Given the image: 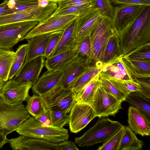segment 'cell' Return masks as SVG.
<instances>
[{
	"label": "cell",
	"mask_w": 150,
	"mask_h": 150,
	"mask_svg": "<svg viewBox=\"0 0 150 150\" xmlns=\"http://www.w3.org/2000/svg\"><path fill=\"white\" fill-rule=\"evenodd\" d=\"M118 35L124 55L150 43V6H146L134 22Z\"/></svg>",
	"instance_id": "6da1fadb"
},
{
	"label": "cell",
	"mask_w": 150,
	"mask_h": 150,
	"mask_svg": "<svg viewBox=\"0 0 150 150\" xmlns=\"http://www.w3.org/2000/svg\"><path fill=\"white\" fill-rule=\"evenodd\" d=\"M20 135L44 139L57 144L68 140V130L63 127H46L30 116L15 131Z\"/></svg>",
	"instance_id": "7a4b0ae2"
},
{
	"label": "cell",
	"mask_w": 150,
	"mask_h": 150,
	"mask_svg": "<svg viewBox=\"0 0 150 150\" xmlns=\"http://www.w3.org/2000/svg\"><path fill=\"white\" fill-rule=\"evenodd\" d=\"M118 32L112 18L102 14L96 20L89 35L92 45L91 59L93 63L102 64L101 60L106 43L110 36Z\"/></svg>",
	"instance_id": "3957f363"
},
{
	"label": "cell",
	"mask_w": 150,
	"mask_h": 150,
	"mask_svg": "<svg viewBox=\"0 0 150 150\" xmlns=\"http://www.w3.org/2000/svg\"><path fill=\"white\" fill-rule=\"evenodd\" d=\"M123 125L117 121L102 117L81 136L75 138L76 144L81 147H87L107 141Z\"/></svg>",
	"instance_id": "277c9868"
},
{
	"label": "cell",
	"mask_w": 150,
	"mask_h": 150,
	"mask_svg": "<svg viewBox=\"0 0 150 150\" xmlns=\"http://www.w3.org/2000/svg\"><path fill=\"white\" fill-rule=\"evenodd\" d=\"M30 116L23 102L9 104L0 96V129L6 135L16 131Z\"/></svg>",
	"instance_id": "5b68a950"
},
{
	"label": "cell",
	"mask_w": 150,
	"mask_h": 150,
	"mask_svg": "<svg viewBox=\"0 0 150 150\" xmlns=\"http://www.w3.org/2000/svg\"><path fill=\"white\" fill-rule=\"evenodd\" d=\"M76 93L59 84L45 94L40 96L45 108L48 111H61L69 113L76 102Z\"/></svg>",
	"instance_id": "8992f818"
},
{
	"label": "cell",
	"mask_w": 150,
	"mask_h": 150,
	"mask_svg": "<svg viewBox=\"0 0 150 150\" xmlns=\"http://www.w3.org/2000/svg\"><path fill=\"white\" fill-rule=\"evenodd\" d=\"M39 22L26 21L0 26V48L8 49L23 40Z\"/></svg>",
	"instance_id": "52a82bcc"
},
{
	"label": "cell",
	"mask_w": 150,
	"mask_h": 150,
	"mask_svg": "<svg viewBox=\"0 0 150 150\" xmlns=\"http://www.w3.org/2000/svg\"><path fill=\"white\" fill-rule=\"evenodd\" d=\"M122 102L105 90L100 83L90 105L94 111L96 117L100 118L114 116L122 108Z\"/></svg>",
	"instance_id": "ba28073f"
},
{
	"label": "cell",
	"mask_w": 150,
	"mask_h": 150,
	"mask_svg": "<svg viewBox=\"0 0 150 150\" xmlns=\"http://www.w3.org/2000/svg\"><path fill=\"white\" fill-rule=\"evenodd\" d=\"M58 8L57 3L50 2L44 7H38L28 10L0 16V26L26 21L39 22L50 17Z\"/></svg>",
	"instance_id": "9c48e42d"
},
{
	"label": "cell",
	"mask_w": 150,
	"mask_h": 150,
	"mask_svg": "<svg viewBox=\"0 0 150 150\" xmlns=\"http://www.w3.org/2000/svg\"><path fill=\"white\" fill-rule=\"evenodd\" d=\"M78 16L75 15H68L50 16L39 21L25 37L23 40L39 35L63 30L71 23L75 21Z\"/></svg>",
	"instance_id": "30bf717a"
},
{
	"label": "cell",
	"mask_w": 150,
	"mask_h": 150,
	"mask_svg": "<svg viewBox=\"0 0 150 150\" xmlns=\"http://www.w3.org/2000/svg\"><path fill=\"white\" fill-rule=\"evenodd\" d=\"M146 6L138 4L116 5L113 20L118 34L134 22Z\"/></svg>",
	"instance_id": "8fae6325"
},
{
	"label": "cell",
	"mask_w": 150,
	"mask_h": 150,
	"mask_svg": "<svg viewBox=\"0 0 150 150\" xmlns=\"http://www.w3.org/2000/svg\"><path fill=\"white\" fill-rule=\"evenodd\" d=\"M69 115V124L71 132L77 133L84 128L96 117L89 105L76 102Z\"/></svg>",
	"instance_id": "7c38bea8"
},
{
	"label": "cell",
	"mask_w": 150,
	"mask_h": 150,
	"mask_svg": "<svg viewBox=\"0 0 150 150\" xmlns=\"http://www.w3.org/2000/svg\"><path fill=\"white\" fill-rule=\"evenodd\" d=\"M32 86L30 83H17L10 79L3 85L0 91V96L5 102L11 104L26 101Z\"/></svg>",
	"instance_id": "4fadbf2b"
},
{
	"label": "cell",
	"mask_w": 150,
	"mask_h": 150,
	"mask_svg": "<svg viewBox=\"0 0 150 150\" xmlns=\"http://www.w3.org/2000/svg\"><path fill=\"white\" fill-rule=\"evenodd\" d=\"M45 59L43 56H40L24 62L17 73L12 79L17 83H30L33 86L38 80L44 66Z\"/></svg>",
	"instance_id": "5bb4252c"
},
{
	"label": "cell",
	"mask_w": 150,
	"mask_h": 150,
	"mask_svg": "<svg viewBox=\"0 0 150 150\" xmlns=\"http://www.w3.org/2000/svg\"><path fill=\"white\" fill-rule=\"evenodd\" d=\"M102 15L95 6L78 16L75 21V36L77 44L89 36L95 22Z\"/></svg>",
	"instance_id": "9a60e30c"
},
{
	"label": "cell",
	"mask_w": 150,
	"mask_h": 150,
	"mask_svg": "<svg viewBox=\"0 0 150 150\" xmlns=\"http://www.w3.org/2000/svg\"><path fill=\"white\" fill-rule=\"evenodd\" d=\"M93 64H95L76 56L62 69L63 74L59 84L64 88L69 89L88 68Z\"/></svg>",
	"instance_id": "2e32d148"
},
{
	"label": "cell",
	"mask_w": 150,
	"mask_h": 150,
	"mask_svg": "<svg viewBox=\"0 0 150 150\" xmlns=\"http://www.w3.org/2000/svg\"><path fill=\"white\" fill-rule=\"evenodd\" d=\"M8 143L13 150H58L56 144L21 135L9 139Z\"/></svg>",
	"instance_id": "e0dca14e"
},
{
	"label": "cell",
	"mask_w": 150,
	"mask_h": 150,
	"mask_svg": "<svg viewBox=\"0 0 150 150\" xmlns=\"http://www.w3.org/2000/svg\"><path fill=\"white\" fill-rule=\"evenodd\" d=\"M63 74L62 70H47L32 86L33 93L41 96L47 93L59 84Z\"/></svg>",
	"instance_id": "ac0fdd59"
},
{
	"label": "cell",
	"mask_w": 150,
	"mask_h": 150,
	"mask_svg": "<svg viewBox=\"0 0 150 150\" xmlns=\"http://www.w3.org/2000/svg\"><path fill=\"white\" fill-rule=\"evenodd\" d=\"M57 31L37 35L27 39V49L25 62L40 56H44L51 38Z\"/></svg>",
	"instance_id": "d6986e66"
},
{
	"label": "cell",
	"mask_w": 150,
	"mask_h": 150,
	"mask_svg": "<svg viewBox=\"0 0 150 150\" xmlns=\"http://www.w3.org/2000/svg\"><path fill=\"white\" fill-rule=\"evenodd\" d=\"M129 127L142 137L150 135V119L136 108L130 106L128 111Z\"/></svg>",
	"instance_id": "ffe728a7"
},
{
	"label": "cell",
	"mask_w": 150,
	"mask_h": 150,
	"mask_svg": "<svg viewBox=\"0 0 150 150\" xmlns=\"http://www.w3.org/2000/svg\"><path fill=\"white\" fill-rule=\"evenodd\" d=\"M123 64L132 79H150V62L121 57Z\"/></svg>",
	"instance_id": "44dd1931"
},
{
	"label": "cell",
	"mask_w": 150,
	"mask_h": 150,
	"mask_svg": "<svg viewBox=\"0 0 150 150\" xmlns=\"http://www.w3.org/2000/svg\"><path fill=\"white\" fill-rule=\"evenodd\" d=\"M75 21L68 25L63 30L57 46L48 58L73 49L76 47L77 42L75 36Z\"/></svg>",
	"instance_id": "7402d4cb"
},
{
	"label": "cell",
	"mask_w": 150,
	"mask_h": 150,
	"mask_svg": "<svg viewBox=\"0 0 150 150\" xmlns=\"http://www.w3.org/2000/svg\"><path fill=\"white\" fill-rule=\"evenodd\" d=\"M121 56L115 58L103 65L100 74L119 80H133L124 67Z\"/></svg>",
	"instance_id": "603a6c76"
},
{
	"label": "cell",
	"mask_w": 150,
	"mask_h": 150,
	"mask_svg": "<svg viewBox=\"0 0 150 150\" xmlns=\"http://www.w3.org/2000/svg\"><path fill=\"white\" fill-rule=\"evenodd\" d=\"M77 55L76 47L74 49L46 58L44 66L49 70H62Z\"/></svg>",
	"instance_id": "cb8c5ba5"
},
{
	"label": "cell",
	"mask_w": 150,
	"mask_h": 150,
	"mask_svg": "<svg viewBox=\"0 0 150 150\" xmlns=\"http://www.w3.org/2000/svg\"><path fill=\"white\" fill-rule=\"evenodd\" d=\"M123 55L118 33L115 34L109 37L106 43L101 62L103 65L112 59Z\"/></svg>",
	"instance_id": "d4e9b609"
},
{
	"label": "cell",
	"mask_w": 150,
	"mask_h": 150,
	"mask_svg": "<svg viewBox=\"0 0 150 150\" xmlns=\"http://www.w3.org/2000/svg\"><path fill=\"white\" fill-rule=\"evenodd\" d=\"M101 64H93L76 80L69 89L77 94L93 78L101 71L103 67Z\"/></svg>",
	"instance_id": "484cf974"
},
{
	"label": "cell",
	"mask_w": 150,
	"mask_h": 150,
	"mask_svg": "<svg viewBox=\"0 0 150 150\" xmlns=\"http://www.w3.org/2000/svg\"><path fill=\"white\" fill-rule=\"evenodd\" d=\"M100 73L76 94V102L90 105L93 101L97 88L100 83L99 79Z\"/></svg>",
	"instance_id": "4316f807"
},
{
	"label": "cell",
	"mask_w": 150,
	"mask_h": 150,
	"mask_svg": "<svg viewBox=\"0 0 150 150\" xmlns=\"http://www.w3.org/2000/svg\"><path fill=\"white\" fill-rule=\"evenodd\" d=\"M144 145L143 142L137 138L129 127L125 126L119 150H140L143 148Z\"/></svg>",
	"instance_id": "83f0119b"
},
{
	"label": "cell",
	"mask_w": 150,
	"mask_h": 150,
	"mask_svg": "<svg viewBox=\"0 0 150 150\" xmlns=\"http://www.w3.org/2000/svg\"><path fill=\"white\" fill-rule=\"evenodd\" d=\"M125 101L150 119V99L137 93L128 94Z\"/></svg>",
	"instance_id": "f1b7e54d"
},
{
	"label": "cell",
	"mask_w": 150,
	"mask_h": 150,
	"mask_svg": "<svg viewBox=\"0 0 150 150\" xmlns=\"http://www.w3.org/2000/svg\"><path fill=\"white\" fill-rule=\"evenodd\" d=\"M15 53L9 50L0 48V77L5 82L8 80Z\"/></svg>",
	"instance_id": "f546056e"
},
{
	"label": "cell",
	"mask_w": 150,
	"mask_h": 150,
	"mask_svg": "<svg viewBox=\"0 0 150 150\" xmlns=\"http://www.w3.org/2000/svg\"><path fill=\"white\" fill-rule=\"evenodd\" d=\"M99 79L102 86L117 99L123 102L125 101L127 95L119 87L114 78L105 76L99 74Z\"/></svg>",
	"instance_id": "4dcf8cb0"
},
{
	"label": "cell",
	"mask_w": 150,
	"mask_h": 150,
	"mask_svg": "<svg viewBox=\"0 0 150 150\" xmlns=\"http://www.w3.org/2000/svg\"><path fill=\"white\" fill-rule=\"evenodd\" d=\"M27 44L20 45L15 52L10 71L8 80L16 75L25 62L26 54Z\"/></svg>",
	"instance_id": "1f68e13d"
},
{
	"label": "cell",
	"mask_w": 150,
	"mask_h": 150,
	"mask_svg": "<svg viewBox=\"0 0 150 150\" xmlns=\"http://www.w3.org/2000/svg\"><path fill=\"white\" fill-rule=\"evenodd\" d=\"M25 106L29 114L36 118L39 117L46 110L44 106L43 101L41 97L34 94L29 97L27 101Z\"/></svg>",
	"instance_id": "d6a6232c"
},
{
	"label": "cell",
	"mask_w": 150,
	"mask_h": 150,
	"mask_svg": "<svg viewBox=\"0 0 150 150\" xmlns=\"http://www.w3.org/2000/svg\"><path fill=\"white\" fill-rule=\"evenodd\" d=\"M96 6L95 3L68 7L57 9L50 16H60L68 15L79 16Z\"/></svg>",
	"instance_id": "836d02e7"
},
{
	"label": "cell",
	"mask_w": 150,
	"mask_h": 150,
	"mask_svg": "<svg viewBox=\"0 0 150 150\" xmlns=\"http://www.w3.org/2000/svg\"><path fill=\"white\" fill-rule=\"evenodd\" d=\"M125 128L122 125L113 135L100 146L97 150H119Z\"/></svg>",
	"instance_id": "e575fe53"
},
{
	"label": "cell",
	"mask_w": 150,
	"mask_h": 150,
	"mask_svg": "<svg viewBox=\"0 0 150 150\" xmlns=\"http://www.w3.org/2000/svg\"><path fill=\"white\" fill-rule=\"evenodd\" d=\"M115 79L120 88L127 95L134 92L140 93L142 90V86L137 79L127 80Z\"/></svg>",
	"instance_id": "d590c367"
},
{
	"label": "cell",
	"mask_w": 150,
	"mask_h": 150,
	"mask_svg": "<svg viewBox=\"0 0 150 150\" xmlns=\"http://www.w3.org/2000/svg\"><path fill=\"white\" fill-rule=\"evenodd\" d=\"M76 47L77 57L93 63L91 59L92 45L89 36L77 44Z\"/></svg>",
	"instance_id": "8d00e7d4"
},
{
	"label": "cell",
	"mask_w": 150,
	"mask_h": 150,
	"mask_svg": "<svg viewBox=\"0 0 150 150\" xmlns=\"http://www.w3.org/2000/svg\"><path fill=\"white\" fill-rule=\"evenodd\" d=\"M123 56L130 59L150 62V43L140 46Z\"/></svg>",
	"instance_id": "74e56055"
},
{
	"label": "cell",
	"mask_w": 150,
	"mask_h": 150,
	"mask_svg": "<svg viewBox=\"0 0 150 150\" xmlns=\"http://www.w3.org/2000/svg\"><path fill=\"white\" fill-rule=\"evenodd\" d=\"M52 126L63 127L69 123V115L62 111H48Z\"/></svg>",
	"instance_id": "f35d334b"
},
{
	"label": "cell",
	"mask_w": 150,
	"mask_h": 150,
	"mask_svg": "<svg viewBox=\"0 0 150 150\" xmlns=\"http://www.w3.org/2000/svg\"><path fill=\"white\" fill-rule=\"evenodd\" d=\"M96 6L103 15H105L113 19L115 12V7L110 0H95Z\"/></svg>",
	"instance_id": "ab89813d"
},
{
	"label": "cell",
	"mask_w": 150,
	"mask_h": 150,
	"mask_svg": "<svg viewBox=\"0 0 150 150\" xmlns=\"http://www.w3.org/2000/svg\"><path fill=\"white\" fill-rule=\"evenodd\" d=\"M63 30L57 31L50 40L46 50L44 58H48L57 46L63 32Z\"/></svg>",
	"instance_id": "60d3db41"
},
{
	"label": "cell",
	"mask_w": 150,
	"mask_h": 150,
	"mask_svg": "<svg viewBox=\"0 0 150 150\" xmlns=\"http://www.w3.org/2000/svg\"><path fill=\"white\" fill-rule=\"evenodd\" d=\"M92 3H95V0H69L57 3V9L70 6H78Z\"/></svg>",
	"instance_id": "b9f144b4"
},
{
	"label": "cell",
	"mask_w": 150,
	"mask_h": 150,
	"mask_svg": "<svg viewBox=\"0 0 150 150\" xmlns=\"http://www.w3.org/2000/svg\"><path fill=\"white\" fill-rule=\"evenodd\" d=\"M114 5L138 4L150 6V0H110Z\"/></svg>",
	"instance_id": "7bdbcfd3"
},
{
	"label": "cell",
	"mask_w": 150,
	"mask_h": 150,
	"mask_svg": "<svg viewBox=\"0 0 150 150\" xmlns=\"http://www.w3.org/2000/svg\"><path fill=\"white\" fill-rule=\"evenodd\" d=\"M58 150H78L75 142L68 140L57 144Z\"/></svg>",
	"instance_id": "ee69618b"
},
{
	"label": "cell",
	"mask_w": 150,
	"mask_h": 150,
	"mask_svg": "<svg viewBox=\"0 0 150 150\" xmlns=\"http://www.w3.org/2000/svg\"><path fill=\"white\" fill-rule=\"evenodd\" d=\"M35 119L46 127L52 126L49 112L46 109L39 117Z\"/></svg>",
	"instance_id": "f6af8a7d"
},
{
	"label": "cell",
	"mask_w": 150,
	"mask_h": 150,
	"mask_svg": "<svg viewBox=\"0 0 150 150\" xmlns=\"http://www.w3.org/2000/svg\"><path fill=\"white\" fill-rule=\"evenodd\" d=\"M6 136L0 129V149L3 147L4 145L8 142L9 139H7Z\"/></svg>",
	"instance_id": "bcb514c9"
},
{
	"label": "cell",
	"mask_w": 150,
	"mask_h": 150,
	"mask_svg": "<svg viewBox=\"0 0 150 150\" xmlns=\"http://www.w3.org/2000/svg\"><path fill=\"white\" fill-rule=\"evenodd\" d=\"M8 0H5L0 4V16H2L5 11L8 8Z\"/></svg>",
	"instance_id": "7dc6e473"
},
{
	"label": "cell",
	"mask_w": 150,
	"mask_h": 150,
	"mask_svg": "<svg viewBox=\"0 0 150 150\" xmlns=\"http://www.w3.org/2000/svg\"><path fill=\"white\" fill-rule=\"evenodd\" d=\"M16 3H28L38 2L39 0H12Z\"/></svg>",
	"instance_id": "c3c4849f"
},
{
	"label": "cell",
	"mask_w": 150,
	"mask_h": 150,
	"mask_svg": "<svg viewBox=\"0 0 150 150\" xmlns=\"http://www.w3.org/2000/svg\"><path fill=\"white\" fill-rule=\"evenodd\" d=\"M50 2L47 0H39L38 3L39 6L41 7H44L49 4Z\"/></svg>",
	"instance_id": "681fc988"
},
{
	"label": "cell",
	"mask_w": 150,
	"mask_h": 150,
	"mask_svg": "<svg viewBox=\"0 0 150 150\" xmlns=\"http://www.w3.org/2000/svg\"><path fill=\"white\" fill-rule=\"evenodd\" d=\"M5 82L0 77V91Z\"/></svg>",
	"instance_id": "f907efd6"
},
{
	"label": "cell",
	"mask_w": 150,
	"mask_h": 150,
	"mask_svg": "<svg viewBox=\"0 0 150 150\" xmlns=\"http://www.w3.org/2000/svg\"><path fill=\"white\" fill-rule=\"evenodd\" d=\"M50 2H57H57H61V1H66L69 0H47Z\"/></svg>",
	"instance_id": "816d5d0a"
}]
</instances>
